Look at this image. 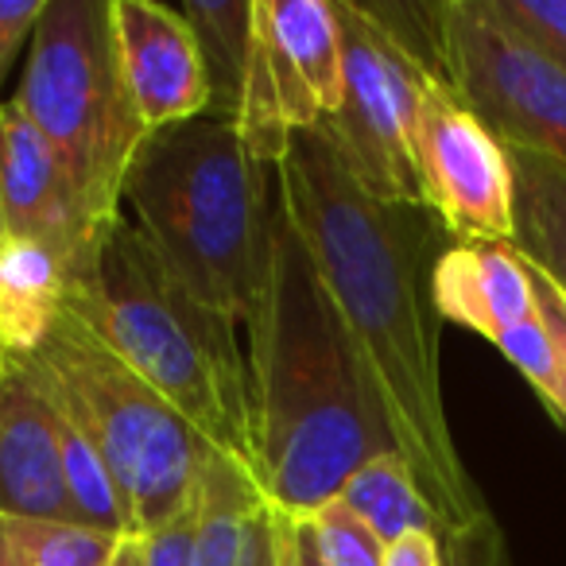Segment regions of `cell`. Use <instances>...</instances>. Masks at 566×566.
I'll list each match as a JSON object with an SVG mask.
<instances>
[{"label":"cell","instance_id":"6da1fadb","mask_svg":"<svg viewBox=\"0 0 566 566\" xmlns=\"http://www.w3.org/2000/svg\"><path fill=\"white\" fill-rule=\"evenodd\" d=\"M283 213L303 237L377 400L396 454L442 524V566H509L496 520L450 431L439 365L434 264L442 221L427 206L380 202L331 136L300 133L275 164Z\"/></svg>","mask_w":566,"mask_h":566},{"label":"cell","instance_id":"7a4b0ae2","mask_svg":"<svg viewBox=\"0 0 566 566\" xmlns=\"http://www.w3.org/2000/svg\"><path fill=\"white\" fill-rule=\"evenodd\" d=\"M244 346L256 392L260 489L280 512L307 520L365 462L396 454L361 361L283 202L268 315Z\"/></svg>","mask_w":566,"mask_h":566},{"label":"cell","instance_id":"3957f363","mask_svg":"<svg viewBox=\"0 0 566 566\" xmlns=\"http://www.w3.org/2000/svg\"><path fill=\"white\" fill-rule=\"evenodd\" d=\"M120 202L167 272L249 342L272 295L280 182L237 120L210 109L148 133Z\"/></svg>","mask_w":566,"mask_h":566},{"label":"cell","instance_id":"277c9868","mask_svg":"<svg viewBox=\"0 0 566 566\" xmlns=\"http://www.w3.org/2000/svg\"><path fill=\"white\" fill-rule=\"evenodd\" d=\"M71 311L195 427L213 454L260 481L256 392L241 326L202 307L167 272L133 218L120 213L102 237L94 268L71 292Z\"/></svg>","mask_w":566,"mask_h":566},{"label":"cell","instance_id":"5b68a950","mask_svg":"<svg viewBox=\"0 0 566 566\" xmlns=\"http://www.w3.org/2000/svg\"><path fill=\"white\" fill-rule=\"evenodd\" d=\"M17 361L82 423L125 501L133 535L156 532L195 501L213 450L71 307L43 346Z\"/></svg>","mask_w":566,"mask_h":566},{"label":"cell","instance_id":"8992f818","mask_svg":"<svg viewBox=\"0 0 566 566\" xmlns=\"http://www.w3.org/2000/svg\"><path fill=\"white\" fill-rule=\"evenodd\" d=\"M12 102L66 167L90 226L109 233L125 175L148 136L120 74L109 0H48Z\"/></svg>","mask_w":566,"mask_h":566},{"label":"cell","instance_id":"52a82bcc","mask_svg":"<svg viewBox=\"0 0 566 566\" xmlns=\"http://www.w3.org/2000/svg\"><path fill=\"white\" fill-rule=\"evenodd\" d=\"M439 74L504 148L566 167V71L489 0L439 4Z\"/></svg>","mask_w":566,"mask_h":566},{"label":"cell","instance_id":"ba28073f","mask_svg":"<svg viewBox=\"0 0 566 566\" xmlns=\"http://www.w3.org/2000/svg\"><path fill=\"white\" fill-rule=\"evenodd\" d=\"M346 48V97L323 125L342 164L361 190L380 202L423 206L416 167V120L427 78H434L408 48L392 40L365 4H334Z\"/></svg>","mask_w":566,"mask_h":566},{"label":"cell","instance_id":"9c48e42d","mask_svg":"<svg viewBox=\"0 0 566 566\" xmlns=\"http://www.w3.org/2000/svg\"><path fill=\"white\" fill-rule=\"evenodd\" d=\"M346 97V48L331 0H256V43L241 128L252 156L280 164L300 133H318Z\"/></svg>","mask_w":566,"mask_h":566},{"label":"cell","instance_id":"30bf717a","mask_svg":"<svg viewBox=\"0 0 566 566\" xmlns=\"http://www.w3.org/2000/svg\"><path fill=\"white\" fill-rule=\"evenodd\" d=\"M416 167L423 206L454 241L512 244L516 179L509 148L458 102L442 78H427L419 97Z\"/></svg>","mask_w":566,"mask_h":566},{"label":"cell","instance_id":"8fae6325","mask_svg":"<svg viewBox=\"0 0 566 566\" xmlns=\"http://www.w3.org/2000/svg\"><path fill=\"white\" fill-rule=\"evenodd\" d=\"M0 133H4V156H0L4 229L17 241H35L59 252L71 264L78 287L94 268L105 233L90 226L66 167L12 97L0 102Z\"/></svg>","mask_w":566,"mask_h":566},{"label":"cell","instance_id":"7c38bea8","mask_svg":"<svg viewBox=\"0 0 566 566\" xmlns=\"http://www.w3.org/2000/svg\"><path fill=\"white\" fill-rule=\"evenodd\" d=\"M109 24L120 74L148 133L210 113L202 51L182 9L156 0H109Z\"/></svg>","mask_w":566,"mask_h":566},{"label":"cell","instance_id":"4fadbf2b","mask_svg":"<svg viewBox=\"0 0 566 566\" xmlns=\"http://www.w3.org/2000/svg\"><path fill=\"white\" fill-rule=\"evenodd\" d=\"M0 516L82 524L66 485L55 408L17 357H9L0 385Z\"/></svg>","mask_w":566,"mask_h":566},{"label":"cell","instance_id":"5bb4252c","mask_svg":"<svg viewBox=\"0 0 566 566\" xmlns=\"http://www.w3.org/2000/svg\"><path fill=\"white\" fill-rule=\"evenodd\" d=\"M434 307L485 342L504 338L539 315L532 268L504 241H454L434 264Z\"/></svg>","mask_w":566,"mask_h":566},{"label":"cell","instance_id":"9a60e30c","mask_svg":"<svg viewBox=\"0 0 566 566\" xmlns=\"http://www.w3.org/2000/svg\"><path fill=\"white\" fill-rule=\"evenodd\" d=\"M74 272L59 252L9 237L0 249V346L28 357L43 346L51 326L71 307Z\"/></svg>","mask_w":566,"mask_h":566},{"label":"cell","instance_id":"2e32d148","mask_svg":"<svg viewBox=\"0 0 566 566\" xmlns=\"http://www.w3.org/2000/svg\"><path fill=\"white\" fill-rule=\"evenodd\" d=\"M268 496L244 465L210 454L198 478L195 566H256Z\"/></svg>","mask_w":566,"mask_h":566},{"label":"cell","instance_id":"e0dca14e","mask_svg":"<svg viewBox=\"0 0 566 566\" xmlns=\"http://www.w3.org/2000/svg\"><path fill=\"white\" fill-rule=\"evenodd\" d=\"M509 159L516 179L512 249L566 295V167L516 148H509Z\"/></svg>","mask_w":566,"mask_h":566},{"label":"cell","instance_id":"ac0fdd59","mask_svg":"<svg viewBox=\"0 0 566 566\" xmlns=\"http://www.w3.org/2000/svg\"><path fill=\"white\" fill-rule=\"evenodd\" d=\"M182 17L195 28L202 51L210 109L237 120L256 43V0H187Z\"/></svg>","mask_w":566,"mask_h":566},{"label":"cell","instance_id":"d6986e66","mask_svg":"<svg viewBox=\"0 0 566 566\" xmlns=\"http://www.w3.org/2000/svg\"><path fill=\"white\" fill-rule=\"evenodd\" d=\"M338 501L377 535L380 543H396L408 532H434L442 539L439 516L427 504L419 481L411 478L400 454H380L365 462L354 478L342 485Z\"/></svg>","mask_w":566,"mask_h":566},{"label":"cell","instance_id":"ffe728a7","mask_svg":"<svg viewBox=\"0 0 566 566\" xmlns=\"http://www.w3.org/2000/svg\"><path fill=\"white\" fill-rule=\"evenodd\" d=\"M117 535L63 520L0 516V566H109Z\"/></svg>","mask_w":566,"mask_h":566},{"label":"cell","instance_id":"44dd1931","mask_svg":"<svg viewBox=\"0 0 566 566\" xmlns=\"http://www.w3.org/2000/svg\"><path fill=\"white\" fill-rule=\"evenodd\" d=\"M318 566H385V543L334 496L331 504L300 520Z\"/></svg>","mask_w":566,"mask_h":566},{"label":"cell","instance_id":"7402d4cb","mask_svg":"<svg viewBox=\"0 0 566 566\" xmlns=\"http://www.w3.org/2000/svg\"><path fill=\"white\" fill-rule=\"evenodd\" d=\"M489 9L566 71V0H489Z\"/></svg>","mask_w":566,"mask_h":566},{"label":"cell","instance_id":"603a6c76","mask_svg":"<svg viewBox=\"0 0 566 566\" xmlns=\"http://www.w3.org/2000/svg\"><path fill=\"white\" fill-rule=\"evenodd\" d=\"M195 527H198V493L164 527H156L148 535H136L140 539L144 566H195Z\"/></svg>","mask_w":566,"mask_h":566},{"label":"cell","instance_id":"cb8c5ba5","mask_svg":"<svg viewBox=\"0 0 566 566\" xmlns=\"http://www.w3.org/2000/svg\"><path fill=\"white\" fill-rule=\"evenodd\" d=\"M48 9V0H20V4H0V94L17 66L20 51L35 40V28Z\"/></svg>","mask_w":566,"mask_h":566},{"label":"cell","instance_id":"d4e9b609","mask_svg":"<svg viewBox=\"0 0 566 566\" xmlns=\"http://www.w3.org/2000/svg\"><path fill=\"white\" fill-rule=\"evenodd\" d=\"M527 268H532V287H535V303H539V315H543V323H547L551 342H555V349H558V373H563V416L558 419L566 423V295L558 292L555 283L535 264H527Z\"/></svg>","mask_w":566,"mask_h":566},{"label":"cell","instance_id":"484cf974","mask_svg":"<svg viewBox=\"0 0 566 566\" xmlns=\"http://www.w3.org/2000/svg\"><path fill=\"white\" fill-rule=\"evenodd\" d=\"M295 524L287 512H280L272 501H268V512H264V539H260V555H256V566H295Z\"/></svg>","mask_w":566,"mask_h":566},{"label":"cell","instance_id":"4316f807","mask_svg":"<svg viewBox=\"0 0 566 566\" xmlns=\"http://www.w3.org/2000/svg\"><path fill=\"white\" fill-rule=\"evenodd\" d=\"M385 566H442V543L434 532H408L385 547Z\"/></svg>","mask_w":566,"mask_h":566},{"label":"cell","instance_id":"83f0119b","mask_svg":"<svg viewBox=\"0 0 566 566\" xmlns=\"http://www.w3.org/2000/svg\"><path fill=\"white\" fill-rule=\"evenodd\" d=\"M109 566H144L140 539H136V535H125V539L117 543V551H113Z\"/></svg>","mask_w":566,"mask_h":566},{"label":"cell","instance_id":"f1b7e54d","mask_svg":"<svg viewBox=\"0 0 566 566\" xmlns=\"http://www.w3.org/2000/svg\"><path fill=\"white\" fill-rule=\"evenodd\" d=\"M300 524V520H295ZM295 566H318V558H315V551H311V543H307V535H303V527L295 532Z\"/></svg>","mask_w":566,"mask_h":566},{"label":"cell","instance_id":"f546056e","mask_svg":"<svg viewBox=\"0 0 566 566\" xmlns=\"http://www.w3.org/2000/svg\"><path fill=\"white\" fill-rule=\"evenodd\" d=\"M0 156H4V133H0ZM9 241V229H4V202H0V249Z\"/></svg>","mask_w":566,"mask_h":566},{"label":"cell","instance_id":"4dcf8cb0","mask_svg":"<svg viewBox=\"0 0 566 566\" xmlns=\"http://www.w3.org/2000/svg\"><path fill=\"white\" fill-rule=\"evenodd\" d=\"M4 373H9V354H4V346H0V385H4Z\"/></svg>","mask_w":566,"mask_h":566}]
</instances>
